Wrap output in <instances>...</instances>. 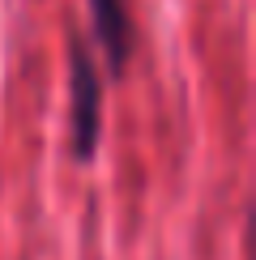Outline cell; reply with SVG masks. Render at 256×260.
Here are the masks:
<instances>
[{
    "label": "cell",
    "mask_w": 256,
    "mask_h": 260,
    "mask_svg": "<svg viewBox=\"0 0 256 260\" xmlns=\"http://www.w3.org/2000/svg\"><path fill=\"white\" fill-rule=\"evenodd\" d=\"M69 64H73V154L85 162V158H94V145H99V124H103V85H99L94 60H90V51H85V43H81V39H73Z\"/></svg>",
    "instance_id": "1"
},
{
    "label": "cell",
    "mask_w": 256,
    "mask_h": 260,
    "mask_svg": "<svg viewBox=\"0 0 256 260\" xmlns=\"http://www.w3.org/2000/svg\"><path fill=\"white\" fill-rule=\"evenodd\" d=\"M90 21H94V39L107 56V73L124 77L128 60H133V43H137L128 0H90Z\"/></svg>",
    "instance_id": "2"
}]
</instances>
